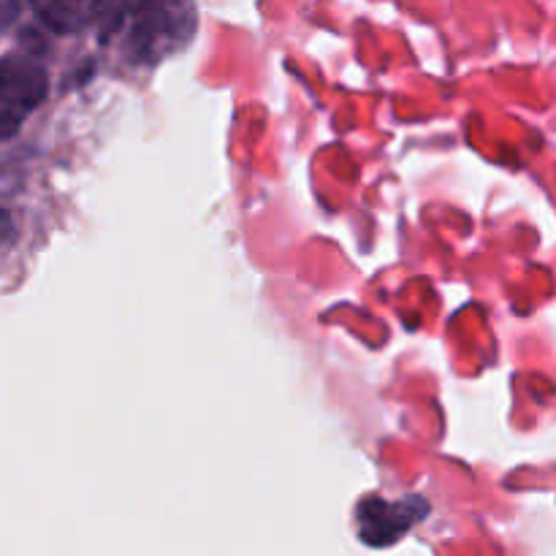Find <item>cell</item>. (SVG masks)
<instances>
[{
  "label": "cell",
  "instance_id": "277c9868",
  "mask_svg": "<svg viewBox=\"0 0 556 556\" xmlns=\"http://www.w3.org/2000/svg\"><path fill=\"white\" fill-rule=\"evenodd\" d=\"M43 27L54 33H76L92 20L96 0H30Z\"/></svg>",
  "mask_w": 556,
  "mask_h": 556
},
{
  "label": "cell",
  "instance_id": "5b68a950",
  "mask_svg": "<svg viewBox=\"0 0 556 556\" xmlns=\"http://www.w3.org/2000/svg\"><path fill=\"white\" fill-rule=\"evenodd\" d=\"M141 0H96V11H92V22H96V30L101 41H109L114 33L123 27V22L128 16H134V11L139 9Z\"/></svg>",
  "mask_w": 556,
  "mask_h": 556
},
{
  "label": "cell",
  "instance_id": "7a4b0ae2",
  "mask_svg": "<svg viewBox=\"0 0 556 556\" xmlns=\"http://www.w3.org/2000/svg\"><path fill=\"white\" fill-rule=\"evenodd\" d=\"M49 90V74L41 60L30 54H5L0 68V125L3 136L20 130V125L43 103Z\"/></svg>",
  "mask_w": 556,
  "mask_h": 556
},
{
  "label": "cell",
  "instance_id": "6da1fadb",
  "mask_svg": "<svg viewBox=\"0 0 556 556\" xmlns=\"http://www.w3.org/2000/svg\"><path fill=\"white\" fill-rule=\"evenodd\" d=\"M195 27H199L195 0H141L130 16L123 58L130 65L150 68L182 52L193 41Z\"/></svg>",
  "mask_w": 556,
  "mask_h": 556
},
{
  "label": "cell",
  "instance_id": "3957f363",
  "mask_svg": "<svg viewBox=\"0 0 556 556\" xmlns=\"http://www.w3.org/2000/svg\"><path fill=\"white\" fill-rule=\"evenodd\" d=\"M429 514L427 500L405 497L400 503H386L380 497H367L358 505V535L364 543L383 548L396 543L413 525Z\"/></svg>",
  "mask_w": 556,
  "mask_h": 556
},
{
  "label": "cell",
  "instance_id": "8992f818",
  "mask_svg": "<svg viewBox=\"0 0 556 556\" xmlns=\"http://www.w3.org/2000/svg\"><path fill=\"white\" fill-rule=\"evenodd\" d=\"M22 0H3V11H5V25H9L11 20H14L16 14V5H20Z\"/></svg>",
  "mask_w": 556,
  "mask_h": 556
}]
</instances>
